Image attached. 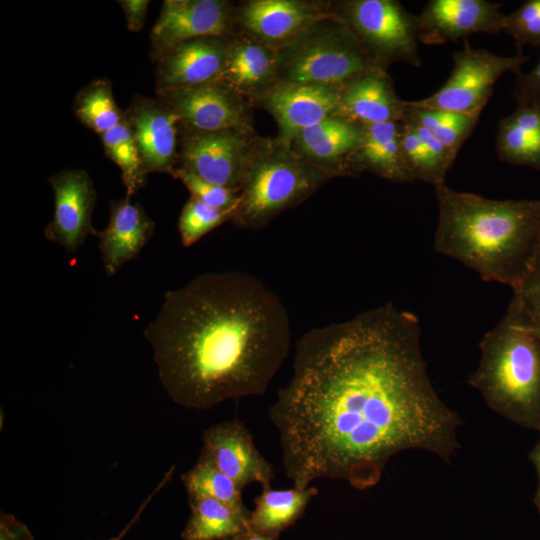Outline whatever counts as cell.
I'll use <instances>...</instances> for the list:
<instances>
[{
	"label": "cell",
	"mask_w": 540,
	"mask_h": 540,
	"mask_svg": "<svg viewBox=\"0 0 540 540\" xmlns=\"http://www.w3.org/2000/svg\"><path fill=\"white\" fill-rule=\"evenodd\" d=\"M420 337L417 316L388 302L298 339L268 411L293 486L327 478L366 490L408 450L451 461L462 420L433 388Z\"/></svg>",
	"instance_id": "cell-1"
},
{
	"label": "cell",
	"mask_w": 540,
	"mask_h": 540,
	"mask_svg": "<svg viewBox=\"0 0 540 540\" xmlns=\"http://www.w3.org/2000/svg\"><path fill=\"white\" fill-rule=\"evenodd\" d=\"M144 335L169 397L197 410L265 394L291 345L279 296L236 270L203 273L167 291Z\"/></svg>",
	"instance_id": "cell-2"
},
{
	"label": "cell",
	"mask_w": 540,
	"mask_h": 540,
	"mask_svg": "<svg viewBox=\"0 0 540 540\" xmlns=\"http://www.w3.org/2000/svg\"><path fill=\"white\" fill-rule=\"evenodd\" d=\"M434 249L482 279L517 288L540 250V199L493 200L435 186Z\"/></svg>",
	"instance_id": "cell-3"
},
{
	"label": "cell",
	"mask_w": 540,
	"mask_h": 540,
	"mask_svg": "<svg viewBox=\"0 0 540 540\" xmlns=\"http://www.w3.org/2000/svg\"><path fill=\"white\" fill-rule=\"evenodd\" d=\"M479 347V364L468 383L494 412L540 432V340L505 314Z\"/></svg>",
	"instance_id": "cell-4"
},
{
	"label": "cell",
	"mask_w": 540,
	"mask_h": 540,
	"mask_svg": "<svg viewBox=\"0 0 540 540\" xmlns=\"http://www.w3.org/2000/svg\"><path fill=\"white\" fill-rule=\"evenodd\" d=\"M327 179L289 145H256L230 221L241 229H262Z\"/></svg>",
	"instance_id": "cell-5"
},
{
	"label": "cell",
	"mask_w": 540,
	"mask_h": 540,
	"mask_svg": "<svg viewBox=\"0 0 540 540\" xmlns=\"http://www.w3.org/2000/svg\"><path fill=\"white\" fill-rule=\"evenodd\" d=\"M316 28L278 48L280 82L276 85L342 87L353 77L379 68L338 15L333 24Z\"/></svg>",
	"instance_id": "cell-6"
},
{
	"label": "cell",
	"mask_w": 540,
	"mask_h": 540,
	"mask_svg": "<svg viewBox=\"0 0 540 540\" xmlns=\"http://www.w3.org/2000/svg\"><path fill=\"white\" fill-rule=\"evenodd\" d=\"M338 17L381 69L394 62L415 67L419 54L417 15L394 0H352L341 5Z\"/></svg>",
	"instance_id": "cell-7"
},
{
	"label": "cell",
	"mask_w": 540,
	"mask_h": 540,
	"mask_svg": "<svg viewBox=\"0 0 540 540\" xmlns=\"http://www.w3.org/2000/svg\"><path fill=\"white\" fill-rule=\"evenodd\" d=\"M527 60L522 52L506 57L475 49L465 39L464 47L453 54V69L441 88L426 98L406 102L412 107L480 116L497 80L507 72L519 75Z\"/></svg>",
	"instance_id": "cell-8"
},
{
	"label": "cell",
	"mask_w": 540,
	"mask_h": 540,
	"mask_svg": "<svg viewBox=\"0 0 540 540\" xmlns=\"http://www.w3.org/2000/svg\"><path fill=\"white\" fill-rule=\"evenodd\" d=\"M249 133L198 131L180 125L177 167L239 193L256 146Z\"/></svg>",
	"instance_id": "cell-9"
},
{
	"label": "cell",
	"mask_w": 540,
	"mask_h": 540,
	"mask_svg": "<svg viewBox=\"0 0 540 540\" xmlns=\"http://www.w3.org/2000/svg\"><path fill=\"white\" fill-rule=\"evenodd\" d=\"M233 10L222 0H166L151 34L153 61L172 47L197 38H226L232 28Z\"/></svg>",
	"instance_id": "cell-10"
},
{
	"label": "cell",
	"mask_w": 540,
	"mask_h": 540,
	"mask_svg": "<svg viewBox=\"0 0 540 540\" xmlns=\"http://www.w3.org/2000/svg\"><path fill=\"white\" fill-rule=\"evenodd\" d=\"M156 94L178 115L180 125L184 128L250 132L244 97L219 81Z\"/></svg>",
	"instance_id": "cell-11"
},
{
	"label": "cell",
	"mask_w": 540,
	"mask_h": 540,
	"mask_svg": "<svg viewBox=\"0 0 540 540\" xmlns=\"http://www.w3.org/2000/svg\"><path fill=\"white\" fill-rule=\"evenodd\" d=\"M124 118L148 173L171 174L178 166L180 118L161 99L135 96Z\"/></svg>",
	"instance_id": "cell-12"
},
{
	"label": "cell",
	"mask_w": 540,
	"mask_h": 540,
	"mask_svg": "<svg viewBox=\"0 0 540 540\" xmlns=\"http://www.w3.org/2000/svg\"><path fill=\"white\" fill-rule=\"evenodd\" d=\"M54 192V214L44 229L46 239L75 253L88 235L97 237L92 215L97 193L88 173L81 169L62 170L49 178Z\"/></svg>",
	"instance_id": "cell-13"
},
{
	"label": "cell",
	"mask_w": 540,
	"mask_h": 540,
	"mask_svg": "<svg viewBox=\"0 0 540 540\" xmlns=\"http://www.w3.org/2000/svg\"><path fill=\"white\" fill-rule=\"evenodd\" d=\"M201 456L229 476L242 490L251 483L270 486L274 469L256 448L252 435L237 418L209 426L202 435Z\"/></svg>",
	"instance_id": "cell-14"
},
{
	"label": "cell",
	"mask_w": 540,
	"mask_h": 540,
	"mask_svg": "<svg viewBox=\"0 0 540 540\" xmlns=\"http://www.w3.org/2000/svg\"><path fill=\"white\" fill-rule=\"evenodd\" d=\"M500 3L485 0H430L417 15L419 42L438 45L475 33L502 31Z\"/></svg>",
	"instance_id": "cell-15"
},
{
	"label": "cell",
	"mask_w": 540,
	"mask_h": 540,
	"mask_svg": "<svg viewBox=\"0 0 540 540\" xmlns=\"http://www.w3.org/2000/svg\"><path fill=\"white\" fill-rule=\"evenodd\" d=\"M230 42L206 37L182 42L156 61V93L191 88L218 80Z\"/></svg>",
	"instance_id": "cell-16"
},
{
	"label": "cell",
	"mask_w": 540,
	"mask_h": 540,
	"mask_svg": "<svg viewBox=\"0 0 540 540\" xmlns=\"http://www.w3.org/2000/svg\"><path fill=\"white\" fill-rule=\"evenodd\" d=\"M333 17L334 13L296 0L249 1L238 12L240 24L252 38L271 47H282Z\"/></svg>",
	"instance_id": "cell-17"
},
{
	"label": "cell",
	"mask_w": 540,
	"mask_h": 540,
	"mask_svg": "<svg viewBox=\"0 0 540 540\" xmlns=\"http://www.w3.org/2000/svg\"><path fill=\"white\" fill-rule=\"evenodd\" d=\"M341 87L276 85L266 95V107L280 128L279 142L289 145L300 131L338 115Z\"/></svg>",
	"instance_id": "cell-18"
},
{
	"label": "cell",
	"mask_w": 540,
	"mask_h": 540,
	"mask_svg": "<svg viewBox=\"0 0 540 540\" xmlns=\"http://www.w3.org/2000/svg\"><path fill=\"white\" fill-rule=\"evenodd\" d=\"M363 135V125L334 115L297 133L290 145L294 142L295 152L328 178L351 175L349 161Z\"/></svg>",
	"instance_id": "cell-19"
},
{
	"label": "cell",
	"mask_w": 540,
	"mask_h": 540,
	"mask_svg": "<svg viewBox=\"0 0 540 540\" xmlns=\"http://www.w3.org/2000/svg\"><path fill=\"white\" fill-rule=\"evenodd\" d=\"M393 81L381 68L365 71L341 87L338 115L363 126L401 122L406 114Z\"/></svg>",
	"instance_id": "cell-20"
},
{
	"label": "cell",
	"mask_w": 540,
	"mask_h": 540,
	"mask_svg": "<svg viewBox=\"0 0 540 540\" xmlns=\"http://www.w3.org/2000/svg\"><path fill=\"white\" fill-rule=\"evenodd\" d=\"M131 197L125 195L110 202L108 225L97 234L102 262L109 277L140 253L154 231L153 220Z\"/></svg>",
	"instance_id": "cell-21"
},
{
	"label": "cell",
	"mask_w": 540,
	"mask_h": 540,
	"mask_svg": "<svg viewBox=\"0 0 540 540\" xmlns=\"http://www.w3.org/2000/svg\"><path fill=\"white\" fill-rule=\"evenodd\" d=\"M278 49L257 41L242 38L230 42L223 70L217 81L241 96H253L269 89L277 79Z\"/></svg>",
	"instance_id": "cell-22"
},
{
	"label": "cell",
	"mask_w": 540,
	"mask_h": 540,
	"mask_svg": "<svg viewBox=\"0 0 540 540\" xmlns=\"http://www.w3.org/2000/svg\"><path fill=\"white\" fill-rule=\"evenodd\" d=\"M401 122L364 126L363 140L351 156V175L369 171L390 181L409 183L413 179L401 151Z\"/></svg>",
	"instance_id": "cell-23"
},
{
	"label": "cell",
	"mask_w": 540,
	"mask_h": 540,
	"mask_svg": "<svg viewBox=\"0 0 540 540\" xmlns=\"http://www.w3.org/2000/svg\"><path fill=\"white\" fill-rule=\"evenodd\" d=\"M495 145L500 161L540 171V107L517 106L502 118Z\"/></svg>",
	"instance_id": "cell-24"
},
{
	"label": "cell",
	"mask_w": 540,
	"mask_h": 540,
	"mask_svg": "<svg viewBox=\"0 0 540 540\" xmlns=\"http://www.w3.org/2000/svg\"><path fill=\"white\" fill-rule=\"evenodd\" d=\"M318 494L314 486H293L290 489L274 490L262 487L255 498V509L250 514V529L277 537L303 515L310 500Z\"/></svg>",
	"instance_id": "cell-25"
},
{
	"label": "cell",
	"mask_w": 540,
	"mask_h": 540,
	"mask_svg": "<svg viewBox=\"0 0 540 540\" xmlns=\"http://www.w3.org/2000/svg\"><path fill=\"white\" fill-rule=\"evenodd\" d=\"M190 517L183 540H232L250 529V513L208 497L188 496Z\"/></svg>",
	"instance_id": "cell-26"
},
{
	"label": "cell",
	"mask_w": 540,
	"mask_h": 540,
	"mask_svg": "<svg viewBox=\"0 0 540 540\" xmlns=\"http://www.w3.org/2000/svg\"><path fill=\"white\" fill-rule=\"evenodd\" d=\"M406 105L405 118L427 129L453 161L479 120V115Z\"/></svg>",
	"instance_id": "cell-27"
},
{
	"label": "cell",
	"mask_w": 540,
	"mask_h": 540,
	"mask_svg": "<svg viewBox=\"0 0 540 540\" xmlns=\"http://www.w3.org/2000/svg\"><path fill=\"white\" fill-rule=\"evenodd\" d=\"M73 111L83 125L100 136L124 119L106 78L96 79L82 88L75 97Z\"/></svg>",
	"instance_id": "cell-28"
},
{
	"label": "cell",
	"mask_w": 540,
	"mask_h": 540,
	"mask_svg": "<svg viewBox=\"0 0 540 540\" xmlns=\"http://www.w3.org/2000/svg\"><path fill=\"white\" fill-rule=\"evenodd\" d=\"M188 496L208 497L221 501L232 508L250 513L242 499V489L224 472L205 457L181 476Z\"/></svg>",
	"instance_id": "cell-29"
},
{
	"label": "cell",
	"mask_w": 540,
	"mask_h": 540,
	"mask_svg": "<svg viewBox=\"0 0 540 540\" xmlns=\"http://www.w3.org/2000/svg\"><path fill=\"white\" fill-rule=\"evenodd\" d=\"M101 140L106 156L121 170L126 195L133 196L144 186L147 172L125 118L101 135Z\"/></svg>",
	"instance_id": "cell-30"
},
{
	"label": "cell",
	"mask_w": 540,
	"mask_h": 540,
	"mask_svg": "<svg viewBox=\"0 0 540 540\" xmlns=\"http://www.w3.org/2000/svg\"><path fill=\"white\" fill-rule=\"evenodd\" d=\"M401 151L405 165L413 179L432 184L445 183L449 167L420 139L412 121H401Z\"/></svg>",
	"instance_id": "cell-31"
},
{
	"label": "cell",
	"mask_w": 540,
	"mask_h": 540,
	"mask_svg": "<svg viewBox=\"0 0 540 540\" xmlns=\"http://www.w3.org/2000/svg\"><path fill=\"white\" fill-rule=\"evenodd\" d=\"M232 214V211L208 206L191 196L184 204L178 220L182 245L192 246L218 226L230 221Z\"/></svg>",
	"instance_id": "cell-32"
},
{
	"label": "cell",
	"mask_w": 540,
	"mask_h": 540,
	"mask_svg": "<svg viewBox=\"0 0 540 540\" xmlns=\"http://www.w3.org/2000/svg\"><path fill=\"white\" fill-rule=\"evenodd\" d=\"M502 31L514 39L518 52L525 45L540 46V0H528L506 14Z\"/></svg>",
	"instance_id": "cell-33"
},
{
	"label": "cell",
	"mask_w": 540,
	"mask_h": 540,
	"mask_svg": "<svg viewBox=\"0 0 540 540\" xmlns=\"http://www.w3.org/2000/svg\"><path fill=\"white\" fill-rule=\"evenodd\" d=\"M172 176L180 180L191 193V196L202 203L226 211L234 212L238 203V192L208 182L193 173L177 167Z\"/></svg>",
	"instance_id": "cell-34"
},
{
	"label": "cell",
	"mask_w": 540,
	"mask_h": 540,
	"mask_svg": "<svg viewBox=\"0 0 540 540\" xmlns=\"http://www.w3.org/2000/svg\"><path fill=\"white\" fill-rule=\"evenodd\" d=\"M509 305L525 310H540V250L522 283L513 290Z\"/></svg>",
	"instance_id": "cell-35"
},
{
	"label": "cell",
	"mask_w": 540,
	"mask_h": 540,
	"mask_svg": "<svg viewBox=\"0 0 540 540\" xmlns=\"http://www.w3.org/2000/svg\"><path fill=\"white\" fill-rule=\"evenodd\" d=\"M512 98L517 106L540 107V59L532 70L516 76Z\"/></svg>",
	"instance_id": "cell-36"
},
{
	"label": "cell",
	"mask_w": 540,
	"mask_h": 540,
	"mask_svg": "<svg viewBox=\"0 0 540 540\" xmlns=\"http://www.w3.org/2000/svg\"><path fill=\"white\" fill-rule=\"evenodd\" d=\"M117 3L121 6L125 18L127 29L131 32L142 30L149 1L147 0H119Z\"/></svg>",
	"instance_id": "cell-37"
},
{
	"label": "cell",
	"mask_w": 540,
	"mask_h": 540,
	"mask_svg": "<svg viewBox=\"0 0 540 540\" xmlns=\"http://www.w3.org/2000/svg\"><path fill=\"white\" fill-rule=\"evenodd\" d=\"M505 314L517 326L540 340V310L525 311L509 305Z\"/></svg>",
	"instance_id": "cell-38"
},
{
	"label": "cell",
	"mask_w": 540,
	"mask_h": 540,
	"mask_svg": "<svg viewBox=\"0 0 540 540\" xmlns=\"http://www.w3.org/2000/svg\"><path fill=\"white\" fill-rule=\"evenodd\" d=\"M0 540H34L28 527L13 515L1 513Z\"/></svg>",
	"instance_id": "cell-39"
},
{
	"label": "cell",
	"mask_w": 540,
	"mask_h": 540,
	"mask_svg": "<svg viewBox=\"0 0 540 540\" xmlns=\"http://www.w3.org/2000/svg\"><path fill=\"white\" fill-rule=\"evenodd\" d=\"M175 466H172L164 475L162 480L159 482V484L153 489V491L147 496V498L142 502L141 506L133 516V518L129 521V523L122 529V531L114 536L113 538L109 540H122L123 537L127 534V532L134 526V524L139 520L142 512L147 507V505L151 502L153 497L172 479V476L174 474Z\"/></svg>",
	"instance_id": "cell-40"
},
{
	"label": "cell",
	"mask_w": 540,
	"mask_h": 540,
	"mask_svg": "<svg viewBox=\"0 0 540 540\" xmlns=\"http://www.w3.org/2000/svg\"><path fill=\"white\" fill-rule=\"evenodd\" d=\"M540 433V432H539ZM529 460L534 465L538 475V487L534 496V504L540 513V438L533 449L530 451Z\"/></svg>",
	"instance_id": "cell-41"
},
{
	"label": "cell",
	"mask_w": 540,
	"mask_h": 540,
	"mask_svg": "<svg viewBox=\"0 0 540 540\" xmlns=\"http://www.w3.org/2000/svg\"><path fill=\"white\" fill-rule=\"evenodd\" d=\"M232 540H277V537L259 533L249 529L244 533L236 536Z\"/></svg>",
	"instance_id": "cell-42"
}]
</instances>
